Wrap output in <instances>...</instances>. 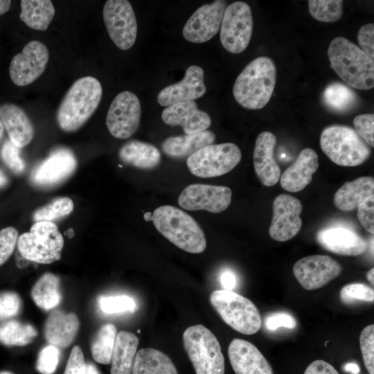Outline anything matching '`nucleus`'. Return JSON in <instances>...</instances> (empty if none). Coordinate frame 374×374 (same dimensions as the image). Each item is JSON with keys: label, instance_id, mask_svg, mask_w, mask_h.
<instances>
[{"label": "nucleus", "instance_id": "f257e3e1", "mask_svg": "<svg viewBox=\"0 0 374 374\" xmlns=\"http://www.w3.org/2000/svg\"><path fill=\"white\" fill-rule=\"evenodd\" d=\"M102 95V86L96 78L84 76L75 81L57 108L59 127L68 133L78 130L96 112Z\"/></svg>", "mask_w": 374, "mask_h": 374}, {"label": "nucleus", "instance_id": "f03ea898", "mask_svg": "<svg viewBox=\"0 0 374 374\" xmlns=\"http://www.w3.org/2000/svg\"><path fill=\"white\" fill-rule=\"evenodd\" d=\"M276 82V67L270 57L251 61L237 77L233 94L237 103L248 109H260L269 101Z\"/></svg>", "mask_w": 374, "mask_h": 374}, {"label": "nucleus", "instance_id": "7ed1b4c3", "mask_svg": "<svg viewBox=\"0 0 374 374\" xmlns=\"http://www.w3.org/2000/svg\"><path fill=\"white\" fill-rule=\"evenodd\" d=\"M327 54L331 68L348 86L360 90L374 87V62L359 46L344 37L334 38Z\"/></svg>", "mask_w": 374, "mask_h": 374}, {"label": "nucleus", "instance_id": "20e7f679", "mask_svg": "<svg viewBox=\"0 0 374 374\" xmlns=\"http://www.w3.org/2000/svg\"><path fill=\"white\" fill-rule=\"evenodd\" d=\"M157 231L179 249L200 253L206 247L204 233L196 220L182 210L170 205L161 206L152 213Z\"/></svg>", "mask_w": 374, "mask_h": 374}, {"label": "nucleus", "instance_id": "39448f33", "mask_svg": "<svg viewBox=\"0 0 374 374\" xmlns=\"http://www.w3.org/2000/svg\"><path fill=\"white\" fill-rule=\"evenodd\" d=\"M321 148L335 163L341 166H357L370 157V146L351 127L332 125L321 134Z\"/></svg>", "mask_w": 374, "mask_h": 374}, {"label": "nucleus", "instance_id": "423d86ee", "mask_svg": "<svg viewBox=\"0 0 374 374\" xmlns=\"http://www.w3.org/2000/svg\"><path fill=\"white\" fill-rule=\"evenodd\" d=\"M184 348L196 374H224V357L220 344L203 325L188 327L183 334Z\"/></svg>", "mask_w": 374, "mask_h": 374}, {"label": "nucleus", "instance_id": "0eeeda50", "mask_svg": "<svg viewBox=\"0 0 374 374\" xmlns=\"http://www.w3.org/2000/svg\"><path fill=\"white\" fill-rule=\"evenodd\" d=\"M21 256L30 261L50 264L61 258L64 238L53 222H36L29 232L20 235L17 243Z\"/></svg>", "mask_w": 374, "mask_h": 374}, {"label": "nucleus", "instance_id": "6e6552de", "mask_svg": "<svg viewBox=\"0 0 374 374\" xmlns=\"http://www.w3.org/2000/svg\"><path fill=\"white\" fill-rule=\"evenodd\" d=\"M210 301L224 321L235 330L253 335L261 328L260 312L249 299L233 291L219 290L212 292Z\"/></svg>", "mask_w": 374, "mask_h": 374}, {"label": "nucleus", "instance_id": "1a4fd4ad", "mask_svg": "<svg viewBox=\"0 0 374 374\" xmlns=\"http://www.w3.org/2000/svg\"><path fill=\"white\" fill-rule=\"evenodd\" d=\"M241 159L242 153L237 145L223 143L201 148L187 158L186 164L193 175L210 178L230 172Z\"/></svg>", "mask_w": 374, "mask_h": 374}, {"label": "nucleus", "instance_id": "9d476101", "mask_svg": "<svg viewBox=\"0 0 374 374\" xmlns=\"http://www.w3.org/2000/svg\"><path fill=\"white\" fill-rule=\"evenodd\" d=\"M253 17L250 6L243 1H235L225 9L220 39L229 53L238 54L248 46L253 32Z\"/></svg>", "mask_w": 374, "mask_h": 374}, {"label": "nucleus", "instance_id": "9b49d317", "mask_svg": "<svg viewBox=\"0 0 374 374\" xmlns=\"http://www.w3.org/2000/svg\"><path fill=\"white\" fill-rule=\"evenodd\" d=\"M103 17L109 36L116 46L123 51L130 48L136 39L137 23L130 1H107Z\"/></svg>", "mask_w": 374, "mask_h": 374}, {"label": "nucleus", "instance_id": "f8f14e48", "mask_svg": "<svg viewBox=\"0 0 374 374\" xmlns=\"http://www.w3.org/2000/svg\"><path fill=\"white\" fill-rule=\"evenodd\" d=\"M141 115V103L132 92L124 91L112 100L106 116V125L116 139H125L138 130Z\"/></svg>", "mask_w": 374, "mask_h": 374}, {"label": "nucleus", "instance_id": "ddd939ff", "mask_svg": "<svg viewBox=\"0 0 374 374\" xmlns=\"http://www.w3.org/2000/svg\"><path fill=\"white\" fill-rule=\"evenodd\" d=\"M77 160L73 152L65 147L53 150L30 174L35 186L43 188H53L67 180L75 171Z\"/></svg>", "mask_w": 374, "mask_h": 374}, {"label": "nucleus", "instance_id": "4468645a", "mask_svg": "<svg viewBox=\"0 0 374 374\" xmlns=\"http://www.w3.org/2000/svg\"><path fill=\"white\" fill-rule=\"evenodd\" d=\"M48 57V50L44 44L38 40L29 42L10 62L11 80L19 87L33 82L44 73Z\"/></svg>", "mask_w": 374, "mask_h": 374}, {"label": "nucleus", "instance_id": "2eb2a0df", "mask_svg": "<svg viewBox=\"0 0 374 374\" xmlns=\"http://www.w3.org/2000/svg\"><path fill=\"white\" fill-rule=\"evenodd\" d=\"M231 196V190L227 186L191 184L182 190L178 204L188 211L205 210L217 213L229 207Z\"/></svg>", "mask_w": 374, "mask_h": 374}, {"label": "nucleus", "instance_id": "dca6fc26", "mask_svg": "<svg viewBox=\"0 0 374 374\" xmlns=\"http://www.w3.org/2000/svg\"><path fill=\"white\" fill-rule=\"evenodd\" d=\"M341 267L335 259L325 255H312L299 259L293 267V274L307 290L322 287L337 277Z\"/></svg>", "mask_w": 374, "mask_h": 374}, {"label": "nucleus", "instance_id": "f3484780", "mask_svg": "<svg viewBox=\"0 0 374 374\" xmlns=\"http://www.w3.org/2000/svg\"><path fill=\"white\" fill-rule=\"evenodd\" d=\"M225 1L217 0L197 8L186 22L182 33L192 43H204L219 31L226 9Z\"/></svg>", "mask_w": 374, "mask_h": 374}, {"label": "nucleus", "instance_id": "a211bd4d", "mask_svg": "<svg viewBox=\"0 0 374 374\" xmlns=\"http://www.w3.org/2000/svg\"><path fill=\"white\" fill-rule=\"evenodd\" d=\"M303 206L296 197L287 194L278 195L273 202V216L269 226L270 237L278 242L287 241L300 231Z\"/></svg>", "mask_w": 374, "mask_h": 374}, {"label": "nucleus", "instance_id": "6ab92c4d", "mask_svg": "<svg viewBox=\"0 0 374 374\" xmlns=\"http://www.w3.org/2000/svg\"><path fill=\"white\" fill-rule=\"evenodd\" d=\"M204 69L191 65L186 71L184 78L175 84L164 87L157 96L158 103L163 107L194 100L203 96L206 91L204 82Z\"/></svg>", "mask_w": 374, "mask_h": 374}, {"label": "nucleus", "instance_id": "aec40b11", "mask_svg": "<svg viewBox=\"0 0 374 374\" xmlns=\"http://www.w3.org/2000/svg\"><path fill=\"white\" fill-rule=\"evenodd\" d=\"M228 354L235 374H274L270 364L249 341L233 339L229 346Z\"/></svg>", "mask_w": 374, "mask_h": 374}, {"label": "nucleus", "instance_id": "412c9836", "mask_svg": "<svg viewBox=\"0 0 374 374\" xmlns=\"http://www.w3.org/2000/svg\"><path fill=\"white\" fill-rule=\"evenodd\" d=\"M162 121L171 126L182 127L186 134H193L206 130L211 124L210 116L198 109L194 100L179 102L165 108Z\"/></svg>", "mask_w": 374, "mask_h": 374}, {"label": "nucleus", "instance_id": "4be33fe9", "mask_svg": "<svg viewBox=\"0 0 374 374\" xmlns=\"http://www.w3.org/2000/svg\"><path fill=\"white\" fill-rule=\"evenodd\" d=\"M276 144V136L269 131L260 133L255 143L253 154L255 172L266 186H274L281 175L280 168L274 156Z\"/></svg>", "mask_w": 374, "mask_h": 374}, {"label": "nucleus", "instance_id": "5701e85b", "mask_svg": "<svg viewBox=\"0 0 374 374\" xmlns=\"http://www.w3.org/2000/svg\"><path fill=\"white\" fill-rule=\"evenodd\" d=\"M317 240L326 250L342 256H359L363 254L368 247L363 237L344 227L323 229L317 233Z\"/></svg>", "mask_w": 374, "mask_h": 374}, {"label": "nucleus", "instance_id": "b1692460", "mask_svg": "<svg viewBox=\"0 0 374 374\" xmlns=\"http://www.w3.org/2000/svg\"><path fill=\"white\" fill-rule=\"evenodd\" d=\"M318 167L317 152L309 148L302 150L295 161L280 175L281 187L292 193L302 190L310 184Z\"/></svg>", "mask_w": 374, "mask_h": 374}, {"label": "nucleus", "instance_id": "393cba45", "mask_svg": "<svg viewBox=\"0 0 374 374\" xmlns=\"http://www.w3.org/2000/svg\"><path fill=\"white\" fill-rule=\"evenodd\" d=\"M80 321L73 312L53 310L46 319L44 335L46 341L58 348H65L74 341Z\"/></svg>", "mask_w": 374, "mask_h": 374}, {"label": "nucleus", "instance_id": "a878e982", "mask_svg": "<svg viewBox=\"0 0 374 374\" xmlns=\"http://www.w3.org/2000/svg\"><path fill=\"white\" fill-rule=\"evenodd\" d=\"M0 119L9 139L18 148L28 145L34 136V127L23 109L12 103L0 105Z\"/></svg>", "mask_w": 374, "mask_h": 374}, {"label": "nucleus", "instance_id": "bb28decb", "mask_svg": "<svg viewBox=\"0 0 374 374\" xmlns=\"http://www.w3.org/2000/svg\"><path fill=\"white\" fill-rule=\"evenodd\" d=\"M215 134L204 130L193 134H185L167 138L161 144L163 152L173 159H184L200 150L213 144Z\"/></svg>", "mask_w": 374, "mask_h": 374}, {"label": "nucleus", "instance_id": "cd10ccee", "mask_svg": "<svg viewBox=\"0 0 374 374\" xmlns=\"http://www.w3.org/2000/svg\"><path fill=\"white\" fill-rule=\"evenodd\" d=\"M118 157L125 164L142 170L157 168L161 157L156 146L139 140L124 143L119 149Z\"/></svg>", "mask_w": 374, "mask_h": 374}, {"label": "nucleus", "instance_id": "c85d7f7f", "mask_svg": "<svg viewBox=\"0 0 374 374\" xmlns=\"http://www.w3.org/2000/svg\"><path fill=\"white\" fill-rule=\"evenodd\" d=\"M374 194L373 177H359L352 181L346 182L334 195L336 207L344 211L356 209L367 197Z\"/></svg>", "mask_w": 374, "mask_h": 374}, {"label": "nucleus", "instance_id": "c756f323", "mask_svg": "<svg viewBox=\"0 0 374 374\" xmlns=\"http://www.w3.org/2000/svg\"><path fill=\"white\" fill-rule=\"evenodd\" d=\"M139 345L138 337L132 332L117 333L111 359V374H131Z\"/></svg>", "mask_w": 374, "mask_h": 374}, {"label": "nucleus", "instance_id": "7c9ffc66", "mask_svg": "<svg viewBox=\"0 0 374 374\" xmlns=\"http://www.w3.org/2000/svg\"><path fill=\"white\" fill-rule=\"evenodd\" d=\"M132 374H178L171 359L151 348L139 350L135 357Z\"/></svg>", "mask_w": 374, "mask_h": 374}, {"label": "nucleus", "instance_id": "2f4dec72", "mask_svg": "<svg viewBox=\"0 0 374 374\" xmlns=\"http://www.w3.org/2000/svg\"><path fill=\"white\" fill-rule=\"evenodd\" d=\"M323 105L331 112L344 114L356 108L359 104V97L348 85L333 82L328 84L321 94Z\"/></svg>", "mask_w": 374, "mask_h": 374}, {"label": "nucleus", "instance_id": "473e14b6", "mask_svg": "<svg viewBox=\"0 0 374 374\" xmlns=\"http://www.w3.org/2000/svg\"><path fill=\"white\" fill-rule=\"evenodd\" d=\"M30 295L40 309L48 311L55 308L62 300L59 277L50 272L42 274L33 286Z\"/></svg>", "mask_w": 374, "mask_h": 374}, {"label": "nucleus", "instance_id": "72a5a7b5", "mask_svg": "<svg viewBox=\"0 0 374 374\" xmlns=\"http://www.w3.org/2000/svg\"><path fill=\"white\" fill-rule=\"evenodd\" d=\"M20 19L28 27L46 30L55 15V8L50 0H21Z\"/></svg>", "mask_w": 374, "mask_h": 374}, {"label": "nucleus", "instance_id": "f704fd0d", "mask_svg": "<svg viewBox=\"0 0 374 374\" xmlns=\"http://www.w3.org/2000/svg\"><path fill=\"white\" fill-rule=\"evenodd\" d=\"M37 336V330L30 323L10 319L0 323V343L6 346H24Z\"/></svg>", "mask_w": 374, "mask_h": 374}, {"label": "nucleus", "instance_id": "c9c22d12", "mask_svg": "<svg viewBox=\"0 0 374 374\" xmlns=\"http://www.w3.org/2000/svg\"><path fill=\"white\" fill-rule=\"evenodd\" d=\"M114 324H103L96 332L91 344V352L93 359L99 364L111 363L112 352L116 337Z\"/></svg>", "mask_w": 374, "mask_h": 374}, {"label": "nucleus", "instance_id": "e433bc0d", "mask_svg": "<svg viewBox=\"0 0 374 374\" xmlns=\"http://www.w3.org/2000/svg\"><path fill=\"white\" fill-rule=\"evenodd\" d=\"M341 0H310L308 10L317 21L331 23L338 21L343 15Z\"/></svg>", "mask_w": 374, "mask_h": 374}, {"label": "nucleus", "instance_id": "4c0bfd02", "mask_svg": "<svg viewBox=\"0 0 374 374\" xmlns=\"http://www.w3.org/2000/svg\"><path fill=\"white\" fill-rule=\"evenodd\" d=\"M73 207V202L71 198L57 197L36 210L33 213V219L35 222H53L69 215Z\"/></svg>", "mask_w": 374, "mask_h": 374}, {"label": "nucleus", "instance_id": "58836bf2", "mask_svg": "<svg viewBox=\"0 0 374 374\" xmlns=\"http://www.w3.org/2000/svg\"><path fill=\"white\" fill-rule=\"evenodd\" d=\"M98 302L101 311L106 314L134 312L136 307L135 301L127 295L102 296Z\"/></svg>", "mask_w": 374, "mask_h": 374}, {"label": "nucleus", "instance_id": "ea45409f", "mask_svg": "<svg viewBox=\"0 0 374 374\" xmlns=\"http://www.w3.org/2000/svg\"><path fill=\"white\" fill-rule=\"evenodd\" d=\"M340 297L344 303L350 304L357 301L373 302L374 290L363 283L348 284L342 287Z\"/></svg>", "mask_w": 374, "mask_h": 374}, {"label": "nucleus", "instance_id": "a19ab883", "mask_svg": "<svg viewBox=\"0 0 374 374\" xmlns=\"http://www.w3.org/2000/svg\"><path fill=\"white\" fill-rule=\"evenodd\" d=\"M60 348L47 345L39 351L35 364V368L41 374H52L57 366L60 360Z\"/></svg>", "mask_w": 374, "mask_h": 374}, {"label": "nucleus", "instance_id": "79ce46f5", "mask_svg": "<svg viewBox=\"0 0 374 374\" xmlns=\"http://www.w3.org/2000/svg\"><path fill=\"white\" fill-rule=\"evenodd\" d=\"M359 346L364 365L369 374H374V325L366 326L359 335Z\"/></svg>", "mask_w": 374, "mask_h": 374}, {"label": "nucleus", "instance_id": "37998d69", "mask_svg": "<svg viewBox=\"0 0 374 374\" xmlns=\"http://www.w3.org/2000/svg\"><path fill=\"white\" fill-rule=\"evenodd\" d=\"M19 148L10 139L2 145L0 155L3 162L13 172L20 174L24 171L26 164L20 156Z\"/></svg>", "mask_w": 374, "mask_h": 374}, {"label": "nucleus", "instance_id": "c03bdc74", "mask_svg": "<svg viewBox=\"0 0 374 374\" xmlns=\"http://www.w3.org/2000/svg\"><path fill=\"white\" fill-rule=\"evenodd\" d=\"M22 301L19 295L12 291L0 293V321H7L16 317L21 311Z\"/></svg>", "mask_w": 374, "mask_h": 374}, {"label": "nucleus", "instance_id": "a18cd8bd", "mask_svg": "<svg viewBox=\"0 0 374 374\" xmlns=\"http://www.w3.org/2000/svg\"><path fill=\"white\" fill-rule=\"evenodd\" d=\"M18 238V231L12 226H8L0 230V267L13 253Z\"/></svg>", "mask_w": 374, "mask_h": 374}, {"label": "nucleus", "instance_id": "49530a36", "mask_svg": "<svg viewBox=\"0 0 374 374\" xmlns=\"http://www.w3.org/2000/svg\"><path fill=\"white\" fill-rule=\"evenodd\" d=\"M356 132L370 147H374V115L364 114L353 120Z\"/></svg>", "mask_w": 374, "mask_h": 374}, {"label": "nucleus", "instance_id": "de8ad7c7", "mask_svg": "<svg viewBox=\"0 0 374 374\" xmlns=\"http://www.w3.org/2000/svg\"><path fill=\"white\" fill-rule=\"evenodd\" d=\"M357 217L362 226L371 234L374 233V194L357 206Z\"/></svg>", "mask_w": 374, "mask_h": 374}, {"label": "nucleus", "instance_id": "09e8293b", "mask_svg": "<svg viewBox=\"0 0 374 374\" xmlns=\"http://www.w3.org/2000/svg\"><path fill=\"white\" fill-rule=\"evenodd\" d=\"M265 325L269 331H274L282 327L294 329L296 326V321L292 315L284 312H278L265 317Z\"/></svg>", "mask_w": 374, "mask_h": 374}, {"label": "nucleus", "instance_id": "8fccbe9b", "mask_svg": "<svg viewBox=\"0 0 374 374\" xmlns=\"http://www.w3.org/2000/svg\"><path fill=\"white\" fill-rule=\"evenodd\" d=\"M357 42L360 48L373 60L374 59V24L363 25L357 34Z\"/></svg>", "mask_w": 374, "mask_h": 374}, {"label": "nucleus", "instance_id": "3c124183", "mask_svg": "<svg viewBox=\"0 0 374 374\" xmlns=\"http://www.w3.org/2000/svg\"><path fill=\"white\" fill-rule=\"evenodd\" d=\"M85 364L80 347L75 346L71 350L64 374H85Z\"/></svg>", "mask_w": 374, "mask_h": 374}, {"label": "nucleus", "instance_id": "603ef678", "mask_svg": "<svg viewBox=\"0 0 374 374\" xmlns=\"http://www.w3.org/2000/svg\"><path fill=\"white\" fill-rule=\"evenodd\" d=\"M304 374H339L329 363L317 359L312 362L305 369Z\"/></svg>", "mask_w": 374, "mask_h": 374}, {"label": "nucleus", "instance_id": "864d4df0", "mask_svg": "<svg viewBox=\"0 0 374 374\" xmlns=\"http://www.w3.org/2000/svg\"><path fill=\"white\" fill-rule=\"evenodd\" d=\"M220 283L226 290L232 291L236 285L237 279L235 274L230 270L224 271L220 275Z\"/></svg>", "mask_w": 374, "mask_h": 374}, {"label": "nucleus", "instance_id": "5fc2aeb1", "mask_svg": "<svg viewBox=\"0 0 374 374\" xmlns=\"http://www.w3.org/2000/svg\"><path fill=\"white\" fill-rule=\"evenodd\" d=\"M344 369L346 372H348L352 374H358L360 371L359 366L354 362L347 363L344 365Z\"/></svg>", "mask_w": 374, "mask_h": 374}, {"label": "nucleus", "instance_id": "6e6d98bb", "mask_svg": "<svg viewBox=\"0 0 374 374\" xmlns=\"http://www.w3.org/2000/svg\"><path fill=\"white\" fill-rule=\"evenodd\" d=\"M85 374H101V373L94 364L87 362L85 364Z\"/></svg>", "mask_w": 374, "mask_h": 374}, {"label": "nucleus", "instance_id": "4d7b16f0", "mask_svg": "<svg viewBox=\"0 0 374 374\" xmlns=\"http://www.w3.org/2000/svg\"><path fill=\"white\" fill-rule=\"evenodd\" d=\"M11 1L0 0V15L7 12L10 7Z\"/></svg>", "mask_w": 374, "mask_h": 374}, {"label": "nucleus", "instance_id": "13d9d810", "mask_svg": "<svg viewBox=\"0 0 374 374\" xmlns=\"http://www.w3.org/2000/svg\"><path fill=\"white\" fill-rule=\"evenodd\" d=\"M8 183V179L4 172L0 170V188L4 186Z\"/></svg>", "mask_w": 374, "mask_h": 374}, {"label": "nucleus", "instance_id": "bf43d9fd", "mask_svg": "<svg viewBox=\"0 0 374 374\" xmlns=\"http://www.w3.org/2000/svg\"><path fill=\"white\" fill-rule=\"evenodd\" d=\"M366 278L371 283L372 285H374V269L371 268L366 274Z\"/></svg>", "mask_w": 374, "mask_h": 374}, {"label": "nucleus", "instance_id": "052dcab7", "mask_svg": "<svg viewBox=\"0 0 374 374\" xmlns=\"http://www.w3.org/2000/svg\"><path fill=\"white\" fill-rule=\"evenodd\" d=\"M3 133H4V127L0 119V141L3 138Z\"/></svg>", "mask_w": 374, "mask_h": 374}, {"label": "nucleus", "instance_id": "680f3d73", "mask_svg": "<svg viewBox=\"0 0 374 374\" xmlns=\"http://www.w3.org/2000/svg\"><path fill=\"white\" fill-rule=\"evenodd\" d=\"M152 214H151L150 213H147L145 214L144 217L145 220L148 221V220H152Z\"/></svg>", "mask_w": 374, "mask_h": 374}, {"label": "nucleus", "instance_id": "e2e57ef3", "mask_svg": "<svg viewBox=\"0 0 374 374\" xmlns=\"http://www.w3.org/2000/svg\"><path fill=\"white\" fill-rule=\"evenodd\" d=\"M0 374H13V373L9 371H0Z\"/></svg>", "mask_w": 374, "mask_h": 374}]
</instances>
